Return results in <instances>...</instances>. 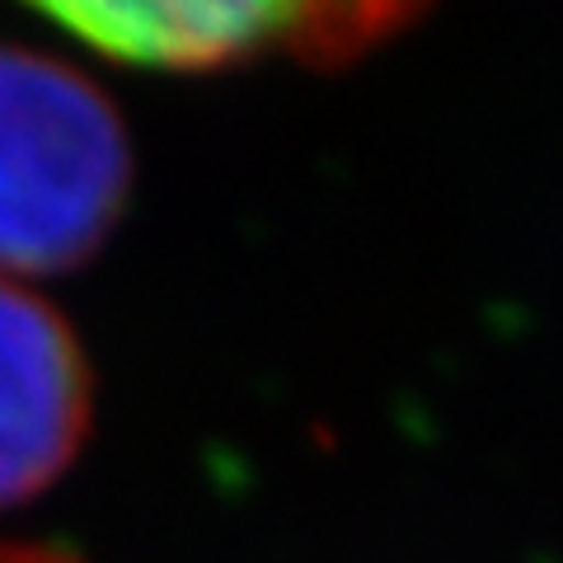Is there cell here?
Segmentation results:
<instances>
[{
    "instance_id": "7a4b0ae2",
    "label": "cell",
    "mask_w": 563,
    "mask_h": 563,
    "mask_svg": "<svg viewBox=\"0 0 563 563\" xmlns=\"http://www.w3.org/2000/svg\"><path fill=\"white\" fill-rule=\"evenodd\" d=\"M103 57L211 70L250 57L352 62L409 29L428 0H29Z\"/></svg>"
},
{
    "instance_id": "3957f363",
    "label": "cell",
    "mask_w": 563,
    "mask_h": 563,
    "mask_svg": "<svg viewBox=\"0 0 563 563\" xmlns=\"http://www.w3.org/2000/svg\"><path fill=\"white\" fill-rule=\"evenodd\" d=\"M90 432V366L47 301L0 277V507L43 493Z\"/></svg>"
},
{
    "instance_id": "6da1fadb",
    "label": "cell",
    "mask_w": 563,
    "mask_h": 563,
    "mask_svg": "<svg viewBox=\"0 0 563 563\" xmlns=\"http://www.w3.org/2000/svg\"><path fill=\"white\" fill-rule=\"evenodd\" d=\"M132 188V146L103 90L57 57L0 47V273L85 263Z\"/></svg>"
},
{
    "instance_id": "277c9868",
    "label": "cell",
    "mask_w": 563,
    "mask_h": 563,
    "mask_svg": "<svg viewBox=\"0 0 563 563\" xmlns=\"http://www.w3.org/2000/svg\"><path fill=\"white\" fill-rule=\"evenodd\" d=\"M0 563H76L57 550H38V544H0Z\"/></svg>"
}]
</instances>
